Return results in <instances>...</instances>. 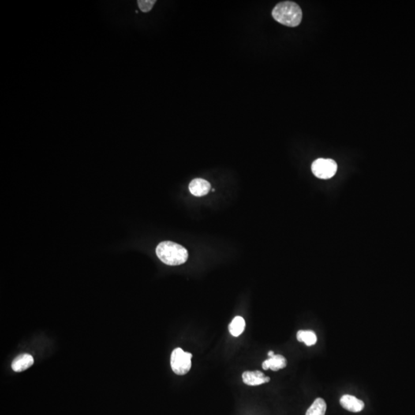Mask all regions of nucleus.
<instances>
[{
  "instance_id": "2",
  "label": "nucleus",
  "mask_w": 415,
  "mask_h": 415,
  "mask_svg": "<svg viewBox=\"0 0 415 415\" xmlns=\"http://www.w3.org/2000/svg\"><path fill=\"white\" fill-rule=\"evenodd\" d=\"M274 20L283 25L289 27H296L301 23L302 20V11L296 2L286 1L279 2L272 10Z\"/></svg>"
},
{
  "instance_id": "9",
  "label": "nucleus",
  "mask_w": 415,
  "mask_h": 415,
  "mask_svg": "<svg viewBox=\"0 0 415 415\" xmlns=\"http://www.w3.org/2000/svg\"><path fill=\"white\" fill-rule=\"evenodd\" d=\"M34 359L29 354H23L13 360L11 367L16 372H22L30 368L33 364Z\"/></svg>"
},
{
  "instance_id": "1",
  "label": "nucleus",
  "mask_w": 415,
  "mask_h": 415,
  "mask_svg": "<svg viewBox=\"0 0 415 415\" xmlns=\"http://www.w3.org/2000/svg\"><path fill=\"white\" fill-rule=\"evenodd\" d=\"M156 255L164 264L176 266L182 265L188 258V252L184 247L173 241H162L156 248Z\"/></svg>"
},
{
  "instance_id": "13",
  "label": "nucleus",
  "mask_w": 415,
  "mask_h": 415,
  "mask_svg": "<svg viewBox=\"0 0 415 415\" xmlns=\"http://www.w3.org/2000/svg\"><path fill=\"white\" fill-rule=\"evenodd\" d=\"M155 2H156L155 0H139L138 1V5L142 12L148 13L152 9Z\"/></svg>"
},
{
  "instance_id": "4",
  "label": "nucleus",
  "mask_w": 415,
  "mask_h": 415,
  "mask_svg": "<svg viewBox=\"0 0 415 415\" xmlns=\"http://www.w3.org/2000/svg\"><path fill=\"white\" fill-rule=\"evenodd\" d=\"M338 170L336 162L330 158H318L311 165V171L317 178L328 179L332 178Z\"/></svg>"
},
{
  "instance_id": "14",
  "label": "nucleus",
  "mask_w": 415,
  "mask_h": 415,
  "mask_svg": "<svg viewBox=\"0 0 415 415\" xmlns=\"http://www.w3.org/2000/svg\"><path fill=\"white\" fill-rule=\"evenodd\" d=\"M274 353L273 351H270V352H268V353H267V356H268V357H271V356H274Z\"/></svg>"
},
{
  "instance_id": "7",
  "label": "nucleus",
  "mask_w": 415,
  "mask_h": 415,
  "mask_svg": "<svg viewBox=\"0 0 415 415\" xmlns=\"http://www.w3.org/2000/svg\"><path fill=\"white\" fill-rule=\"evenodd\" d=\"M188 188L194 196L201 197L208 193L211 189V185L208 181L203 178H195L191 181Z\"/></svg>"
},
{
  "instance_id": "10",
  "label": "nucleus",
  "mask_w": 415,
  "mask_h": 415,
  "mask_svg": "<svg viewBox=\"0 0 415 415\" xmlns=\"http://www.w3.org/2000/svg\"><path fill=\"white\" fill-rule=\"evenodd\" d=\"M245 329V321L242 317L236 316L229 326V331L234 337H238Z\"/></svg>"
},
{
  "instance_id": "6",
  "label": "nucleus",
  "mask_w": 415,
  "mask_h": 415,
  "mask_svg": "<svg viewBox=\"0 0 415 415\" xmlns=\"http://www.w3.org/2000/svg\"><path fill=\"white\" fill-rule=\"evenodd\" d=\"M340 404L341 407L347 411L355 412V413L361 412L364 408V401L350 394H345L342 396L340 399Z\"/></svg>"
},
{
  "instance_id": "3",
  "label": "nucleus",
  "mask_w": 415,
  "mask_h": 415,
  "mask_svg": "<svg viewBox=\"0 0 415 415\" xmlns=\"http://www.w3.org/2000/svg\"><path fill=\"white\" fill-rule=\"evenodd\" d=\"M192 355L180 349L173 350L171 355V367L173 372L178 375H185L192 368Z\"/></svg>"
},
{
  "instance_id": "12",
  "label": "nucleus",
  "mask_w": 415,
  "mask_h": 415,
  "mask_svg": "<svg viewBox=\"0 0 415 415\" xmlns=\"http://www.w3.org/2000/svg\"><path fill=\"white\" fill-rule=\"evenodd\" d=\"M297 340L299 342H303L307 346L315 345L317 342V335L312 331H300L297 332Z\"/></svg>"
},
{
  "instance_id": "11",
  "label": "nucleus",
  "mask_w": 415,
  "mask_h": 415,
  "mask_svg": "<svg viewBox=\"0 0 415 415\" xmlns=\"http://www.w3.org/2000/svg\"><path fill=\"white\" fill-rule=\"evenodd\" d=\"M327 405L324 399L319 398L315 399L313 404L307 410L305 415H326Z\"/></svg>"
},
{
  "instance_id": "8",
  "label": "nucleus",
  "mask_w": 415,
  "mask_h": 415,
  "mask_svg": "<svg viewBox=\"0 0 415 415\" xmlns=\"http://www.w3.org/2000/svg\"><path fill=\"white\" fill-rule=\"evenodd\" d=\"M286 366V358L281 355H274L262 363V368L266 371L271 369L273 371H278L283 369Z\"/></svg>"
},
{
  "instance_id": "5",
  "label": "nucleus",
  "mask_w": 415,
  "mask_h": 415,
  "mask_svg": "<svg viewBox=\"0 0 415 415\" xmlns=\"http://www.w3.org/2000/svg\"><path fill=\"white\" fill-rule=\"evenodd\" d=\"M270 380L271 378L269 377L266 376L260 371H247L242 374L243 382L247 385H261L263 384L268 383Z\"/></svg>"
}]
</instances>
